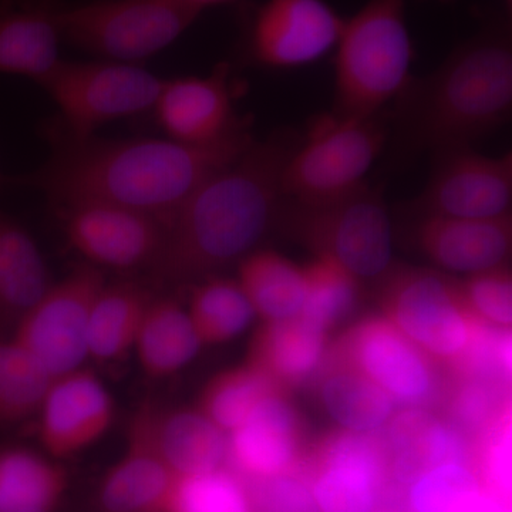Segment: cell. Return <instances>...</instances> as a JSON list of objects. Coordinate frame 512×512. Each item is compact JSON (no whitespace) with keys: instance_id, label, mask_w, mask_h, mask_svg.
<instances>
[{"instance_id":"32","label":"cell","mask_w":512,"mask_h":512,"mask_svg":"<svg viewBox=\"0 0 512 512\" xmlns=\"http://www.w3.org/2000/svg\"><path fill=\"white\" fill-rule=\"evenodd\" d=\"M276 392L281 390L268 376L245 363L212 377L201 392L197 409L228 434L244 423L262 400Z\"/></svg>"},{"instance_id":"30","label":"cell","mask_w":512,"mask_h":512,"mask_svg":"<svg viewBox=\"0 0 512 512\" xmlns=\"http://www.w3.org/2000/svg\"><path fill=\"white\" fill-rule=\"evenodd\" d=\"M320 400L342 430L353 433L375 434L396 413V402L382 387L346 365L336 366L323 377Z\"/></svg>"},{"instance_id":"9","label":"cell","mask_w":512,"mask_h":512,"mask_svg":"<svg viewBox=\"0 0 512 512\" xmlns=\"http://www.w3.org/2000/svg\"><path fill=\"white\" fill-rule=\"evenodd\" d=\"M106 284L99 268L77 266L49 286L16 323L9 338L30 353L53 379L82 369L89 359L94 302Z\"/></svg>"},{"instance_id":"17","label":"cell","mask_w":512,"mask_h":512,"mask_svg":"<svg viewBox=\"0 0 512 512\" xmlns=\"http://www.w3.org/2000/svg\"><path fill=\"white\" fill-rule=\"evenodd\" d=\"M231 66L220 63L210 76L165 80L154 113L167 138L188 146H210L242 128L232 99Z\"/></svg>"},{"instance_id":"28","label":"cell","mask_w":512,"mask_h":512,"mask_svg":"<svg viewBox=\"0 0 512 512\" xmlns=\"http://www.w3.org/2000/svg\"><path fill=\"white\" fill-rule=\"evenodd\" d=\"M67 484L55 458L30 448L0 450V512H55Z\"/></svg>"},{"instance_id":"18","label":"cell","mask_w":512,"mask_h":512,"mask_svg":"<svg viewBox=\"0 0 512 512\" xmlns=\"http://www.w3.org/2000/svg\"><path fill=\"white\" fill-rule=\"evenodd\" d=\"M301 456V421L281 392L262 400L244 423L228 433L227 463L251 483L295 474Z\"/></svg>"},{"instance_id":"14","label":"cell","mask_w":512,"mask_h":512,"mask_svg":"<svg viewBox=\"0 0 512 512\" xmlns=\"http://www.w3.org/2000/svg\"><path fill=\"white\" fill-rule=\"evenodd\" d=\"M309 490L318 512H372L389 478L386 451L375 434L342 430L313 458Z\"/></svg>"},{"instance_id":"26","label":"cell","mask_w":512,"mask_h":512,"mask_svg":"<svg viewBox=\"0 0 512 512\" xmlns=\"http://www.w3.org/2000/svg\"><path fill=\"white\" fill-rule=\"evenodd\" d=\"M201 349L187 308L171 298L151 299L133 349L141 370L165 379L190 365Z\"/></svg>"},{"instance_id":"43","label":"cell","mask_w":512,"mask_h":512,"mask_svg":"<svg viewBox=\"0 0 512 512\" xmlns=\"http://www.w3.org/2000/svg\"><path fill=\"white\" fill-rule=\"evenodd\" d=\"M3 184H6V177H3V175L0 174V188L3 187Z\"/></svg>"},{"instance_id":"33","label":"cell","mask_w":512,"mask_h":512,"mask_svg":"<svg viewBox=\"0 0 512 512\" xmlns=\"http://www.w3.org/2000/svg\"><path fill=\"white\" fill-rule=\"evenodd\" d=\"M53 380L15 340L0 339V424L36 416Z\"/></svg>"},{"instance_id":"27","label":"cell","mask_w":512,"mask_h":512,"mask_svg":"<svg viewBox=\"0 0 512 512\" xmlns=\"http://www.w3.org/2000/svg\"><path fill=\"white\" fill-rule=\"evenodd\" d=\"M238 284L256 318L278 322L299 315L306 296L305 268L275 251L251 252L239 262Z\"/></svg>"},{"instance_id":"35","label":"cell","mask_w":512,"mask_h":512,"mask_svg":"<svg viewBox=\"0 0 512 512\" xmlns=\"http://www.w3.org/2000/svg\"><path fill=\"white\" fill-rule=\"evenodd\" d=\"M164 512H254L248 485L227 468L177 477Z\"/></svg>"},{"instance_id":"36","label":"cell","mask_w":512,"mask_h":512,"mask_svg":"<svg viewBox=\"0 0 512 512\" xmlns=\"http://www.w3.org/2000/svg\"><path fill=\"white\" fill-rule=\"evenodd\" d=\"M483 484L473 467L448 463L431 468L410 484L412 512H457Z\"/></svg>"},{"instance_id":"20","label":"cell","mask_w":512,"mask_h":512,"mask_svg":"<svg viewBox=\"0 0 512 512\" xmlns=\"http://www.w3.org/2000/svg\"><path fill=\"white\" fill-rule=\"evenodd\" d=\"M177 476L158 454L151 436V404L141 407L128 430L126 451L99 487L104 512H164Z\"/></svg>"},{"instance_id":"6","label":"cell","mask_w":512,"mask_h":512,"mask_svg":"<svg viewBox=\"0 0 512 512\" xmlns=\"http://www.w3.org/2000/svg\"><path fill=\"white\" fill-rule=\"evenodd\" d=\"M382 113L366 119L320 114L286 161L282 194L302 202L343 197L366 183V175L389 141Z\"/></svg>"},{"instance_id":"8","label":"cell","mask_w":512,"mask_h":512,"mask_svg":"<svg viewBox=\"0 0 512 512\" xmlns=\"http://www.w3.org/2000/svg\"><path fill=\"white\" fill-rule=\"evenodd\" d=\"M164 84L138 64L62 60L40 86L60 111V130L86 138L110 121L153 111Z\"/></svg>"},{"instance_id":"5","label":"cell","mask_w":512,"mask_h":512,"mask_svg":"<svg viewBox=\"0 0 512 512\" xmlns=\"http://www.w3.org/2000/svg\"><path fill=\"white\" fill-rule=\"evenodd\" d=\"M305 239L319 256H329L357 281L382 278L393 265V222L382 184L362 187L333 200L285 198L278 218Z\"/></svg>"},{"instance_id":"7","label":"cell","mask_w":512,"mask_h":512,"mask_svg":"<svg viewBox=\"0 0 512 512\" xmlns=\"http://www.w3.org/2000/svg\"><path fill=\"white\" fill-rule=\"evenodd\" d=\"M201 12L190 0H92L67 5L63 42L110 62L137 64L173 45Z\"/></svg>"},{"instance_id":"29","label":"cell","mask_w":512,"mask_h":512,"mask_svg":"<svg viewBox=\"0 0 512 512\" xmlns=\"http://www.w3.org/2000/svg\"><path fill=\"white\" fill-rule=\"evenodd\" d=\"M151 299L147 289L134 282H106L90 318L89 359L109 363L131 352Z\"/></svg>"},{"instance_id":"37","label":"cell","mask_w":512,"mask_h":512,"mask_svg":"<svg viewBox=\"0 0 512 512\" xmlns=\"http://www.w3.org/2000/svg\"><path fill=\"white\" fill-rule=\"evenodd\" d=\"M458 288L464 306L474 319L495 328H511L512 281L507 266L468 276Z\"/></svg>"},{"instance_id":"25","label":"cell","mask_w":512,"mask_h":512,"mask_svg":"<svg viewBox=\"0 0 512 512\" xmlns=\"http://www.w3.org/2000/svg\"><path fill=\"white\" fill-rule=\"evenodd\" d=\"M52 284L35 239L0 211V326L13 330Z\"/></svg>"},{"instance_id":"16","label":"cell","mask_w":512,"mask_h":512,"mask_svg":"<svg viewBox=\"0 0 512 512\" xmlns=\"http://www.w3.org/2000/svg\"><path fill=\"white\" fill-rule=\"evenodd\" d=\"M36 416L46 456L66 460L106 436L114 420V400L106 384L82 367L53 380Z\"/></svg>"},{"instance_id":"4","label":"cell","mask_w":512,"mask_h":512,"mask_svg":"<svg viewBox=\"0 0 512 512\" xmlns=\"http://www.w3.org/2000/svg\"><path fill=\"white\" fill-rule=\"evenodd\" d=\"M336 47L335 103L330 111L335 116H376L412 80L414 50L404 0H369L345 20Z\"/></svg>"},{"instance_id":"12","label":"cell","mask_w":512,"mask_h":512,"mask_svg":"<svg viewBox=\"0 0 512 512\" xmlns=\"http://www.w3.org/2000/svg\"><path fill=\"white\" fill-rule=\"evenodd\" d=\"M345 19L325 0H266L245 26V50L269 69L316 62L338 45Z\"/></svg>"},{"instance_id":"2","label":"cell","mask_w":512,"mask_h":512,"mask_svg":"<svg viewBox=\"0 0 512 512\" xmlns=\"http://www.w3.org/2000/svg\"><path fill=\"white\" fill-rule=\"evenodd\" d=\"M299 141L292 130L255 140L192 192L165 224L163 247L148 269L154 279L202 281L254 252L278 218L282 173Z\"/></svg>"},{"instance_id":"38","label":"cell","mask_w":512,"mask_h":512,"mask_svg":"<svg viewBox=\"0 0 512 512\" xmlns=\"http://www.w3.org/2000/svg\"><path fill=\"white\" fill-rule=\"evenodd\" d=\"M495 409V383L476 377H464L450 400L451 417L468 430L493 426L497 419Z\"/></svg>"},{"instance_id":"40","label":"cell","mask_w":512,"mask_h":512,"mask_svg":"<svg viewBox=\"0 0 512 512\" xmlns=\"http://www.w3.org/2000/svg\"><path fill=\"white\" fill-rule=\"evenodd\" d=\"M192 5L198 6V8L204 10L208 6L221 5V3L234 2V0H190Z\"/></svg>"},{"instance_id":"11","label":"cell","mask_w":512,"mask_h":512,"mask_svg":"<svg viewBox=\"0 0 512 512\" xmlns=\"http://www.w3.org/2000/svg\"><path fill=\"white\" fill-rule=\"evenodd\" d=\"M434 158L426 188L412 204L416 214L463 220L510 217L511 153L490 157L463 147L443 151Z\"/></svg>"},{"instance_id":"34","label":"cell","mask_w":512,"mask_h":512,"mask_svg":"<svg viewBox=\"0 0 512 512\" xmlns=\"http://www.w3.org/2000/svg\"><path fill=\"white\" fill-rule=\"evenodd\" d=\"M303 268L306 296L301 313L329 332L355 309L360 282L329 256H318Z\"/></svg>"},{"instance_id":"1","label":"cell","mask_w":512,"mask_h":512,"mask_svg":"<svg viewBox=\"0 0 512 512\" xmlns=\"http://www.w3.org/2000/svg\"><path fill=\"white\" fill-rule=\"evenodd\" d=\"M52 154L33 173L6 183L36 188L56 210L84 204L120 205L165 222L212 174L241 156L255 138L249 127L210 146L170 138H86L50 131Z\"/></svg>"},{"instance_id":"42","label":"cell","mask_w":512,"mask_h":512,"mask_svg":"<svg viewBox=\"0 0 512 512\" xmlns=\"http://www.w3.org/2000/svg\"><path fill=\"white\" fill-rule=\"evenodd\" d=\"M372 512H399V511L392 510V508H383V510H373Z\"/></svg>"},{"instance_id":"22","label":"cell","mask_w":512,"mask_h":512,"mask_svg":"<svg viewBox=\"0 0 512 512\" xmlns=\"http://www.w3.org/2000/svg\"><path fill=\"white\" fill-rule=\"evenodd\" d=\"M389 477L410 485L431 468L448 463L467 464L460 431L421 407L394 413L382 440Z\"/></svg>"},{"instance_id":"19","label":"cell","mask_w":512,"mask_h":512,"mask_svg":"<svg viewBox=\"0 0 512 512\" xmlns=\"http://www.w3.org/2000/svg\"><path fill=\"white\" fill-rule=\"evenodd\" d=\"M414 242L434 265L473 276L505 266L510 258V217L498 220H463L441 215L417 214Z\"/></svg>"},{"instance_id":"23","label":"cell","mask_w":512,"mask_h":512,"mask_svg":"<svg viewBox=\"0 0 512 512\" xmlns=\"http://www.w3.org/2000/svg\"><path fill=\"white\" fill-rule=\"evenodd\" d=\"M328 330L302 313L264 322L256 332L248 363L261 370L279 390L299 386L322 366Z\"/></svg>"},{"instance_id":"15","label":"cell","mask_w":512,"mask_h":512,"mask_svg":"<svg viewBox=\"0 0 512 512\" xmlns=\"http://www.w3.org/2000/svg\"><path fill=\"white\" fill-rule=\"evenodd\" d=\"M340 365L359 370L396 403L420 407L436 392L431 357L387 319H370L340 343Z\"/></svg>"},{"instance_id":"31","label":"cell","mask_w":512,"mask_h":512,"mask_svg":"<svg viewBox=\"0 0 512 512\" xmlns=\"http://www.w3.org/2000/svg\"><path fill=\"white\" fill-rule=\"evenodd\" d=\"M202 346L239 338L256 315L237 279L208 276L194 286L187 308Z\"/></svg>"},{"instance_id":"13","label":"cell","mask_w":512,"mask_h":512,"mask_svg":"<svg viewBox=\"0 0 512 512\" xmlns=\"http://www.w3.org/2000/svg\"><path fill=\"white\" fill-rule=\"evenodd\" d=\"M57 211L70 247L96 268L150 269L163 247L167 222L156 215L101 202Z\"/></svg>"},{"instance_id":"44","label":"cell","mask_w":512,"mask_h":512,"mask_svg":"<svg viewBox=\"0 0 512 512\" xmlns=\"http://www.w3.org/2000/svg\"><path fill=\"white\" fill-rule=\"evenodd\" d=\"M437 2H441V3H451V2H456V0H437Z\"/></svg>"},{"instance_id":"21","label":"cell","mask_w":512,"mask_h":512,"mask_svg":"<svg viewBox=\"0 0 512 512\" xmlns=\"http://www.w3.org/2000/svg\"><path fill=\"white\" fill-rule=\"evenodd\" d=\"M66 0H0V73L45 82L62 62Z\"/></svg>"},{"instance_id":"24","label":"cell","mask_w":512,"mask_h":512,"mask_svg":"<svg viewBox=\"0 0 512 512\" xmlns=\"http://www.w3.org/2000/svg\"><path fill=\"white\" fill-rule=\"evenodd\" d=\"M151 436L175 476H195L224 468L228 434L195 409L158 410L151 406Z\"/></svg>"},{"instance_id":"41","label":"cell","mask_w":512,"mask_h":512,"mask_svg":"<svg viewBox=\"0 0 512 512\" xmlns=\"http://www.w3.org/2000/svg\"><path fill=\"white\" fill-rule=\"evenodd\" d=\"M504 3H505V9H507V12L510 13V15H511V12H512V0H504Z\"/></svg>"},{"instance_id":"39","label":"cell","mask_w":512,"mask_h":512,"mask_svg":"<svg viewBox=\"0 0 512 512\" xmlns=\"http://www.w3.org/2000/svg\"><path fill=\"white\" fill-rule=\"evenodd\" d=\"M457 512H507V510H505L504 501L488 493L484 488H480L458 508Z\"/></svg>"},{"instance_id":"3","label":"cell","mask_w":512,"mask_h":512,"mask_svg":"<svg viewBox=\"0 0 512 512\" xmlns=\"http://www.w3.org/2000/svg\"><path fill=\"white\" fill-rule=\"evenodd\" d=\"M511 111V23L497 13L434 72L412 77L394 100L392 157L403 164L423 153L471 147L504 126Z\"/></svg>"},{"instance_id":"10","label":"cell","mask_w":512,"mask_h":512,"mask_svg":"<svg viewBox=\"0 0 512 512\" xmlns=\"http://www.w3.org/2000/svg\"><path fill=\"white\" fill-rule=\"evenodd\" d=\"M386 318L431 359L454 365L466 352L476 319L458 285L424 269L400 271L390 279Z\"/></svg>"}]
</instances>
